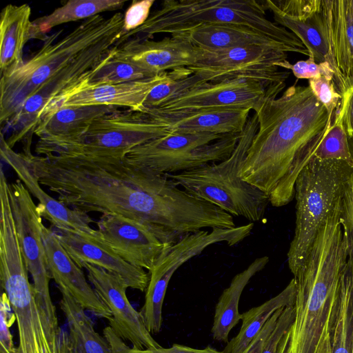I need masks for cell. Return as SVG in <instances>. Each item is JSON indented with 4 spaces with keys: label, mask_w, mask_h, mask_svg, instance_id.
Instances as JSON below:
<instances>
[{
    "label": "cell",
    "mask_w": 353,
    "mask_h": 353,
    "mask_svg": "<svg viewBox=\"0 0 353 353\" xmlns=\"http://www.w3.org/2000/svg\"><path fill=\"white\" fill-rule=\"evenodd\" d=\"M129 353H158L156 351V349L154 350H139V349H135V348H131Z\"/></svg>",
    "instance_id": "47"
},
{
    "label": "cell",
    "mask_w": 353,
    "mask_h": 353,
    "mask_svg": "<svg viewBox=\"0 0 353 353\" xmlns=\"http://www.w3.org/2000/svg\"><path fill=\"white\" fill-rule=\"evenodd\" d=\"M352 353H353V350H352Z\"/></svg>",
    "instance_id": "50"
},
{
    "label": "cell",
    "mask_w": 353,
    "mask_h": 353,
    "mask_svg": "<svg viewBox=\"0 0 353 353\" xmlns=\"http://www.w3.org/2000/svg\"><path fill=\"white\" fill-rule=\"evenodd\" d=\"M352 170L345 162L313 157L297 176L294 235L288 252L293 275L305 263L318 232L341 201Z\"/></svg>",
    "instance_id": "7"
},
{
    "label": "cell",
    "mask_w": 353,
    "mask_h": 353,
    "mask_svg": "<svg viewBox=\"0 0 353 353\" xmlns=\"http://www.w3.org/2000/svg\"><path fill=\"white\" fill-rule=\"evenodd\" d=\"M241 134L170 133L135 147L124 158L157 172H181L228 159Z\"/></svg>",
    "instance_id": "9"
},
{
    "label": "cell",
    "mask_w": 353,
    "mask_h": 353,
    "mask_svg": "<svg viewBox=\"0 0 353 353\" xmlns=\"http://www.w3.org/2000/svg\"><path fill=\"white\" fill-rule=\"evenodd\" d=\"M167 72L134 82L99 85L87 83L86 73L80 81L54 99L39 119L64 107L108 105L141 110L150 91L165 79Z\"/></svg>",
    "instance_id": "17"
},
{
    "label": "cell",
    "mask_w": 353,
    "mask_h": 353,
    "mask_svg": "<svg viewBox=\"0 0 353 353\" xmlns=\"http://www.w3.org/2000/svg\"><path fill=\"white\" fill-rule=\"evenodd\" d=\"M31 8L28 4L7 5L1 12V74L23 61V48L32 39Z\"/></svg>",
    "instance_id": "26"
},
{
    "label": "cell",
    "mask_w": 353,
    "mask_h": 353,
    "mask_svg": "<svg viewBox=\"0 0 353 353\" xmlns=\"http://www.w3.org/2000/svg\"><path fill=\"white\" fill-rule=\"evenodd\" d=\"M120 27L78 56L69 65L41 85L23 103L19 111L7 124L13 130L8 144L12 148L16 141L32 137L37 121L45 108L57 97L80 81L117 46Z\"/></svg>",
    "instance_id": "12"
},
{
    "label": "cell",
    "mask_w": 353,
    "mask_h": 353,
    "mask_svg": "<svg viewBox=\"0 0 353 353\" xmlns=\"http://www.w3.org/2000/svg\"><path fill=\"white\" fill-rule=\"evenodd\" d=\"M353 350V252L349 254L343 270L338 305L331 335V353Z\"/></svg>",
    "instance_id": "31"
},
{
    "label": "cell",
    "mask_w": 353,
    "mask_h": 353,
    "mask_svg": "<svg viewBox=\"0 0 353 353\" xmlns=\"http://www.w3.org/2000/svg\"><path fill=\"white\" fill-rule=\"evenodd\" d=\"M314 18L326 41L333 81L342 97L353 89V17L348 0H319Z\"/></svg>",
    "instance_id": "16"
},
{
    "label": "cell",
    "mask_w": 353,
    "mask_h": 353,
    "mask_svg": "<svg viewBox=\"0 0 353 353\" xmlns=\"http://www.w3.org/2000/svg\"><path fill=\"white\" fill-rule=\"evenodd\" d=\"M348 139H349V143H350V148L352 150V153L353 155V136H352L351 137H348Z\"/></svg>",
    "instance_id": "48"
},
{
    "label": "cell",
    "mask_w": 353,
    "mask_h": 353,
    "mask_svg": "<svg viewBox=\"0 0 353 353\" xmlns=\"http://www.w3.org/2000/svg\"><path fill=\"white\" fill-rule=\"evenodd\" d=\"M125 1L70 0L50 14L32 21V39H43L55 26L82 19H88L107 11L122 8Z\"/></svg>",
    "instance_id": "30"
},
{
    "label": "cell",
    "mask_w": 353,
    "mask_h": 353,
    "mask_svg": "<svg viewBox=\"0 0 353 353\" xmlns=\"http://www.w3.org/2000/svg\"><path fill=\"white\" fill-rule=\"evenodd\" d=\"M88 279L101 301L109 309L112 317L110 326L121 339L128 341L132 348L154 350L161 347L147 329L140 312L130 303L126 290L128 288L119 275L103 268L85 263Z\"/></svg>",
    "instance_id": "15"
},
{
    "label": "cell",
    "mask_w": 353,
    "mask_h": 353,
    "mask_svg": "<svg viewBox=\"0 0 353 353\" xmlns=\"http://www.w3.org/2000/svg\"><path fill=\"white\" fill-rule=\"evenodd\" d=\"M198 49L197 61L188 68L204 82L249 79L270 89L285 83L290 74L279 70H288L290 63L288 53L277 49L254 46Z\"/></svg>",
    "instance_id": "10"
},
{
    "label": "cell",
    "mask_w": 353,
    "mask_h": 353,
    "mask_svg": "<svg viewBox=\"0 0 353 353\" xmlns=\"http://www.w3.org/2000/svg\"><path fill=\"white\" fill-rule=\"evenodd\" d=\"M1 157L15 172L28 191L39 201L37 209L41 216L52 226L79 231L89 234H97L98 230L91 228L94 221L88 214L70 208L48 195L28 166L23 153L14 152L1 134Z\"/></svg>",
    "instance_id": "20"
},
{
    "label": "cell",
    "mask_w": 353,
    "mask_h": 353,
    "mask_svg": "<svg viewBox=\"0 0 353 353\" xmlns=\"http://www.w3.org/2000/svg\"><path fill=\"white\" fill-rule=\"evenodd\" d=\"M201 82L204 81L192 74L188 68L168 71L165 79L150 91L140 111L157 108L170 98Z\"/></svg>",
    "instance_id": "35"
},
{
    "label": "cell",
    "mask_w": 353,
    "mask_h": 353,
    "mask_svg": "<svg viewBox=\"0 0 353 353\" xmlns=\"http://www.w3.org/2000/svg\"><path fill=\"white\" fill-rule=\"evenodd\" d=\"M294 316V305L284 307L274 330L268 337L261 353H276L283 335L292 324Z\"/></svg>",
    "instance_id": "42"
},
{
    "label": "cell",
    "mask_w": 353,
    "mask_h": 353,
    "mask_svg": "<svg viewBox=\"0 0 353 353\" xmlns=\"http://www.w3.org/2000/svg\"><path fill=\"white\" fill-rule=\"evenodd\" d=\"M268 262L267 256L254 259L244 270L236 274L230 285L223 291L215 307L211 330L214 340L228 343L230 331L241 319L239 312L241 294L250 280Z\"/></svg>",
    "instance_id": "27"
},
{
    "label": "cell",
    "mask_w": 353,
    "mask_h": 353,
    "mask_svg": "<svg viewBox=\"0 0 353 353\" xmlns=\"http://www.w3.org/2000/svg\"><path fill=\"white\" fill-rule=\"evenodd\" d=\"M270 89L261 82L249 79L201 82L170 98L159 107L144 112L175 113L221 109H250L256 112Z\"/></svg>",
    "instance_id": "13"
},
{
    "label": "cell",
    "mask_w": 353,
    "mask_h": 353,
    "mask_svg": "<svg viewBox=\"0 0 353 353\" xmlns=\"http://www.w3.org/2000/svg\"><path fill=\"white\" fill-rule=\"evenodd\" d=\"M9 195L17 236L26 267L33 279L37 301L45 316L59 326L49 288L51 279L42 239V217L30 192L20 179L9 184Z\"/></svg>",
    "instance_id": "11"
},
{
    "label": "cell",
    "mask_w": 353,
    "mask_h": 353,
    "mask_svg": "<svg viewBox=\"0 0 353 353\" xmlns=\"http://www.w3.org/2000/svg\"><path fill=\"white\" fill-rule=\"evenodd\" d=\"M308 83L317 100L323 104L329 114H334L342 99L334 81L321 76L308 80Z\"/></svg>",
    "instance_id": "37"
},
{
    "label": "cell",
    "mask_w": 353,
    "mask_h": 353,
    "mask_svg": "<svg viewBox=\"0 0 353 353\" xmlns=\"http://www.w3.org/2000/svg\"><path fill=\"white\" fill-rule=\"evenodd\" d=\"M258 129L257 115L250 116L238 143L226 159L191 170L166 174L191 195L251 222L263 219L270 203L266 194L241 177L248 150Z\"/></svg>",
    "instance_id": "6"
},
{
    "label": "cell",
    "mask_w": 353,
    "mask_h": 353,
    "mask_svg": "<svg viewBox=\"0 0 353 353\" xmlns=\"http://www.w3.org/2000/svg\"><path fill=\"white\" fill-rule=\"evenodd\" d=\"M288 70H291L298 79L310 80L324 76L333 80L334 77V72L329 62L316 63L310 58L299 61L294 64L290 63Z\"/></svg>",
    "instance_id": "40"
},
{
    "label": "cell",
    "mask_w": 353,
    "mask_h": 353,
    "mask_svg": "<svg viewBox=\"0 0 353 353\" xmlns=\"http://www.w3.org/2000/svg\"><path fill=\"white\" fill-rule=\"evenodd\" d=\"M285 83L268 90L255 112L258 129L248 150L241 177L264 192L274 207L294 197L300 172L314 157L334 114L308 86Z\"/></svg>",
    "instance_id": "2"
},
{
    "label": "cell",
    "mask_w": 353,
    "mask_h": 353,
    "mask_svg": "<svg viewBox=\"0 0 353 353\" xmlns=\"http://www.w3.org/2000/svg\"><path fill=\"white\" fill-rule=\"evenodd\" d=\"M345 103L341 99L334 113L332 123L317 148L314 157L345 162L353 169V155L344 124Z\"/></svg>",
    "instance_id": "34"
},
{
    "label": "cell",
    "mask_w": 353,
    "mask_h": 353,
    "mask_svg": "<svg viewBox=\"0 0 353 353\" xmlns=\"http://www.w3.org/2000/svg\"><path fill=\"white\" fill-rule=\"evenodd\" d=\"M104 339L107 341L111 353H129L130 348L113 329L109 325L103 330Z\"/></svg>",
    "instance_id": "44"
},
{
    "label": "cell",
    "mask_w": 353,
    "mask_h": 353,
    "mask_svg": "<svg viewBox=\"0 0 353 353\" xmlns=\"http://www.w3.org/2000/svg\"><path fill=\"white\" fill-rule=\"evenodd\" d=\"M284 307L278 310L266 322L260 332L250 343L243 353H261L265 343L274 330Z\"/></svg>",
    "instance_id": "43"
},
{
    "label": "cell",
    "mask_w": 353,
    "mask_h": 353,
    "mask_svg": "<svg viewBox=\"0 0 353 353\" xmlns=\"http://www.w3.org/2000/svg\"><path fill=\"white\" fill-rule=\"evenodd\" d=\"M156 351L158 353H223V351H218L211 347H207L204 349H194L176 343L170 347H161L156 349Z\"/></svg>",
    "instance_id": "46"
},
{
    "label": "cell",
    "mask_w": 353,
    "mask_h": 353,
    "mask_svg": "<svg viewBox=\"0 0 353 353\" xmlns=\"http://www.w3.org/2000/svg\"><path fill=\"white\" fill-rule=\"evenodd\" d=\"M172 37L187 40L206 49H227L244 46H263L292 52L285 45L248 27L232 25H203Z\"/></svg>",
    "instance_id": "24"
},
{
    "label": "cell",
    "mask_w": 353,
    "mask_h": 353,
    "mask_svg": "<svg viewBox=\"0 0 353 353\" xmlns=\"http://www.w3.org/2000/svg\"><path fill=\"white\" fill-rule=\"evenodd\" d=\"M59 290L60 307L67 321L71 353H111L107 341L95 330L85 309L68 292Z\"/></svg>",
    "instance_id": "29"
},
{
    "label": "cell",
    "mask_w": 353,
    "mask_h": 353,
    "mask_svg": "<svg viewBox=\"0 0 353 353\" xmlns=\"http://www.w3.org/2000/svg\"><path fill=\"white\" fill-rule=\"evenodd\" d=\"M296 293L293 278L276 296L241 314L242 325L237 335L228 341L223 353H243L268 319L279 309L294 305Z\"/></svg>",
    "instance_id": "28"
},
{
    "label": "cell",
    "mask_w": 353,
    "mask_h": 353,
    "mask_svg": "<svg viewBox=\"0 0 353 353\" xmlns=\"http://www.w3.org/2000/svg\"><path fill=\"white\" fill-rule=\"evenodd\" d=\"M341 202L328 216L294 275L296 293L292 324L276 353H330L340 281L349 250L340 222Z\"/></svg>",
    "instance_id": "3"
},
{
    "label": "cell",
    "mask_w": 353,
    "mask_h": 353,
    "mask_svg": "<svg viewBox=\"0 0 353 353\" xmlns=\"http://www.w3.org/2000/svg\"><path fill=\"white\" fill-rule=\"evenodd\" d=\"M0 314V353H17L10 330V327L16 321V317L5 292H3L1 296Z\"/></svg>",
    "instance_id": "38"
},
{
    "label": "cell",
    "mask_w": 353,
    "mask_h": 353,
    "mask_svg": "<svg viewBox=\"0 0 353 353\" xmlns=\"http://www.w3.org/2000/svg\"><path fill=\"white\" fill-rule=\"evenodd\" d=\"M50 228L80 268L85 263L95 265L120 276L128 288L146 291L150 275L144 269L133 266L120 257L99 232L92 235L52 225Z\"/></svg>",
    "instance_id": "18"
},
{
    "label": "cell",
    "mask_w": 353,
    "mask_h": 353,
    "mask_svg": "<svg viewBox=\"0 0 353 353\" xmlns=\"http://www.w3.org/2000/svg\"><path fill=\"white\" fill-rule=\"evenodd\" d=\"M351 13L353 17V0H348Z\"/></svg>",
    "instance_id": "49"
},
{
    "label": "cell",
    "mask_w": 353,
    "mask_h": 353,
    "mask_svg": "<svg viewBox=\"0 0 353 353\" xmlns=\"http://www.w3.org/2000/svg\"><path fill=\"white\" fill-rule=\"evenodd\" d=\"M24 158L40 185L61 203L88 214H117L181 235L203 229L211 205L177 185L166 174L124 157L49 154Z\"/></svg>",
    "instance_id": "1"
},
{
    "label": "cell",
    "mask_w": 353,
    "mask_h": 353,
    "mask_svg": "<svg viewBox=\"0 0 353 353\" xmlns=\"http://www.w3.org/2000/svg\"><path fill=\"white\" fill-rule=\"evenodd\" d=\"M197 255L196 246L189 240L181 239L166 249L149 272L145 302L140 312L150 333H158L161 329L163 303L172 275L183 264Z\"/></svg>",
    "instance_id": "22"
},
{
    "label": "cell",
    "mask_w": 353,
    "mask_h": 353,
    "mask_svg": "<svg viewBox=\"0 0 353 353\" xmlns=\"http://www.w3.org/2000/svg\"><path fill=\"white\" fill-rule=\"evenodd\" d=\"M250 109H221L175 113L150 114L167 123L171 133H242L250 117Z\"/></svg>",
    "instance_id": "23"
},
{
    "label": "cell",
    "mask_w": 353,
    "mask_h": 353,
    "mask_svg": "<svg viewBox=\"0 0 353 353\" xmlns=\"http://www.w3.org/2000/svg\"><path fill=\"white\" fill-rule=\"evenodd\" d=\"M171 133L167 123L140 110H114L95 119L76 138L52 143H37L38 155L125 157L132 149Z\"/></svg>",
    "instance_id": "8"
},
{
    "label": "cell",
    "mask_w": 353,
    "mask_h": 353,
    "mask_svg": "<svg viewBox=\"0 0 353 353\" xmlns=\"http://www.w3.org/2000/svg\"><path fill=\"white\" fill-rule=\"evenodd\" d=\"M117 110L108 105L60 108L40 118L33 134L41 144L72 139L83 134L98 117Z\"/></svg>",
    "instance_id": "25"
},
{
    "label": "cell",
    "mask_w": 353,
    "mask_h": 353,
    "mask_svg": "<svg viewBox=\"0 0 353 353\" xmlns=\"http://www.w3.org/2000/svg\"><path fill=\"white\" fill-rule=\"evenodd\" d=\"M270 2L290 17L307 19L317 11L319 0H270Z\"/></svg>",
    "instance_id": "41"
},
{
    "label": "cell",
    "mask_w": 353,
    "mask_h": 353,
    "mask_svg": "<svg viewBox=\"0 0 353 353\" xmlns=\"http://www.w3.org/2000/svg\"><path fill=\"white\" fill-rule=\"evenodd\" d=\"M345 103L344 124L348 137L353 136V89L342 96Z\"/></svg>",
    "instance_id": "45"
},
{
    "label": "cell",
    "mask_w": 353,
    "mask_h": 353,
    "mask_svg": "<svg viewBox=\"0 0 353 353\" xmlns=\"http://www.w3.org/2000/svg\"><path fill=\"white\" fill-rule=\"evenodd\" d=\"M42 239L51 279L59 290L68 292L85 310L109 321L111 312L87 281L83 272L71 259L51 230L42 227Z\"/></svg>",
    "instance_id": "21"
},
{
    "label": "cell",
    "mask_w": 353,
    "mask_h": 353,
    "mask_svg": "<svg viewBox=\"0 0 353 353\" xmlns=\"http://www.w3.org/2000/svg\"><path fill=\"white\" fill-rule=\"evenodd\" d=\"M113 52L115 57L157 75L192 66L197 61L199 49L187 40L171 36L159 41L132 38L116 46Z\"/></svg>",
    "instance_id": "19"
},
{
    "label": "cell",
    "mask_w": 353,
    "mask_h": 353,
    "mask_svg": "<svg viewBox=\"0 0 353 353\" xmlns=\"http://www.w3.org/2000/svg\"><path fill=\"white\" fill-rule=\"evenodd\" d=\"M123 23L121 12L109 17L98 14L85 20L61 39L63 30L46 35L41 47L28 59L1 74V125H7L41 85L83 52L122 27Z\"/></svg>",
    "instance_id": "4"
},
{
    "label": "cell",
    "mask_w": 353,
    "mask_h": 353,
    "mask_svg": "<svg viewBox=\"0 0 353 353\" xmlns=\"http://www.w3.org/2000/svg\"><path fill=\"white\" fill-rule=\"evenodd\" d=\"M97 225L103 239L120 257L149 272L166 249L182 236L117 214H103Z\"/></svg>",
    "instance_id": "14"
},
{
    "label": "cell",
    "mask_w": 353,
    "mask_h": 353,
    "mask_svg": "<svg viewBox=\"0 0 353 353\" xmlns=\"http://www.w3.org/2000/svg\"><path fill=\"white\" fill-rule=\"evenodd\" d=\"M114 48L86 74L85 81L87 83L94 85L119 84L156 76L131 62L115 57Z\"/></svg>",
    "instance_id": "33"
},
{
    "label": "cell",
    "mask_w": 353,
    "mask_h": 353,
    "mask_svg": "<svg viewBox=\"0 0 353 353\" xmlns=\"http://www.w3.org/2000/svg\"><path fill=\"white\" fill-rule=\"evenodd\" d=\"M340 222L349 254L353 252V169L347 178L342 194Z\"/></svg>",
    "instance_id": "36"
},
{
    "label": "cell",
    "mask_w": 353,
    "mask_h": 353,
    "mask_svg": "<svg viewBox=\"0 0 353 353\" xmlns=\"http://www.w3.org/2000/svg\"><path fill=\"white\" fill-rule=\"evenodd\" d=\"M265 2L267 9L273 14L274 22L292 32L301 40L308 50L309 58L316 63L329 62L327 43L316 24L314 14L307 19H296L280 12L270 0Z\"/></svg>",
    "instance_id": "32"
},
{
    "label": "cell",
    "mask_w": 353,
    "mask_h": 353,
    "mask_svg": "<svg viewBox=\"0 0 353 353\" xmlns=\"http://www.w3.org/2000/svg\"><path fill=\"white\" fill-rule=\"evenodd\" d=\"M154 2V0L133 1L132 2L123 14L121 37L145 23L149 18L151 8Z\"/></svg>",
    "instance_id": "39"
},
{
    "label": "cell",
    "mask_w": 353,
    "mask_h": 353,
    "mask_svg": "<svg viewBox=\"0 0 353 353\" xmlns=\"http://www.w3.org/2000/svg\"><path fill=\"white\" fill-rule=\"evenodd\" d=\"M265 1L165 0L139 28L121 37L150 39L155 34L171 36L203 25L232 24L254 29L287 46L292 53L309 57L301 40L292 32L266 17Z\"/></svg>",
    "instance_id": "5"
}]
</instances>
